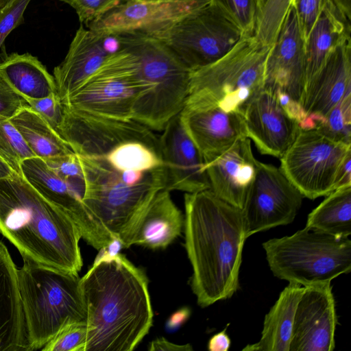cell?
I'll list each match as a JSON object with an SVG mask.
<instances>
[{
  "mask_svg": "<svg viewBox=\"0 0 351 351\" xmlns=\"http://www.w3.org/2000/svg\"><path fill=\"white\" fill-rule=\"evenodd\" d=\"M85 351H132L148 333L153 311L145 273L125 256L98 255L80 279Z\"/></svg>",
  "mask_w": 351,
  "mask_h": 351,
  "instance_id": "6da1fadb",
  "label": "cell"
},
{
  "mask_svg": "<svg viewBox=\"0 0 351 351\" xmlns=\"http://www.w3.org/2000/svg\"><path fill=\"white\" fill-rule=\"evenodd\" d=\"M185 248L193 274L191 287L202 307L230 298L239 276L246 240L242 209L210 189L184 193Z\"/></svg>",
  "mask_w": 351,
  "mask_h": 351,
  "instance_id": "7a4b0ae2",
  "label": "cell"
},
{
  "mask_svg": "<svg viewBox=\"0 0 351 351\" xmlns=\"http://www.w3.org/2000/svg\"><path fill=\"white\" fill-rule=\"evenodd\" d=\"M0 232L23 261L67 272L82 269L77 226L16 173L0 179Z\"/></svg>",
  "mask_w": 351,
  "mask_h": 351,
  "instance_id": "3957f363",
  "label": "cell"
},
{
  "mask_svg": "<svg viewBox=\"0 0 351 351\" xmlns=\"http://www.w3.org/2000/svg\"><path fill=\"white\" fill-rule=\"evenodd\" d=\"M114 37L117 45L133 56L142 86L132 119L162 132L184 106L191 70L158 38L136 34Z\"/></svg>",
  "mask_w": 351,
  "mask_h": 351,
  "instance_id": "277c9868",
  "label": "cell"
},
{
  "mask_svg": "<svg viewBox=\"0 0 351 351\" xmlns=\"http://www.w3.org/2000/svg\"><path fill=\"white\" fill-rule=\"evenodd\" d=\"M78 273L23 261L17 268L29 351L42 348L65 327L86 322Z\"/></svg>",
  "mask_w": 351,
  "mask_h": 351,
  "instance_id": "5b68a950",
  "label": "cell"
},
{
  "mask_svg": "<svg viewBox=\"0 0 351 351\" xmlns=\"http://www.w3.org/2000/svg\"><path fill=\"white\" fill-rule=\"evenodd\" d=\"M271 46L254 36H243L215 62L191 71L185 104L216 106L243 114L247 104L263 88L264 70Z\"/></svg>",
  "mask_w": 351,
  "mask_h": 351,
  "instance_id": "8992f818",
  "label": "cell"
},
{
  "mask_svg": "<svg viewBox=\"0 0 351 351\" xmlns=\"http://www.w3.org/2000/svg\"><path fill=\"white\" fill-rule=\"evenodd\" d=\"M277 278L307 287L330 282L351 270V240L305 226L291 236L263 243Z\"/></svg>",
  "mask_w": 351,
  "mask_h": 351,
  "instance_id": "52a82bcc",
  "label": "cell"
},
{
  "mask_svg": "<svg viewBox=\"0 0 351 351\" xmlns=\"http://www.w3.org/2000/svg\"><path fill=\"white\" fill-rule=\"evenodd\" d=\"M78 156L86 182L84 202L101 225L121 242L156 193L165 189L164 167L146 172L140 183L128 186L104 156Z\"/></svg>",
  "mask_w": 351,
  "mask_h": 351,
  "instance_id": "ba28073f",
  "label": "cell"
},
{
  "mask_svg": "<svg viewBox=\"0 0 351 351\" xmlns=\"http://www.w3.org/2000/svg\"><path fill=\"white\" fill-rule=\"evenodd\" d=\"M141 93L134 57L117 45L98 69L62 103L93 114L129 121L133 120L134 106Z\"/></svg>",
  "mask_w": 351,
  "mask_h": 351,
  "instance_id": "9c48e42d",
  "label": "cell"
},
{
  "mask_svg": "<svg viewBox=\"0 0 351 351\" xmlns=\"http://www.w3.org/2000/svg\"><path fill=\"white\" fill-rule=\"evenodd\" d=\"M351 145L335 141L318 130L300 129L280 158V169L304 197L315 199L335 190L339 167Z\"/></svg>",
  "mask_w": 351,
  "mask_h": 351,
  "instance_id": "30bf717a",
  "label": "cell"
},
{
  "mask_svg": "<svg viewBox=\"0 0 351 351\" xmlns=\"http://www.w3.org/2000/svg\"><path fill=\"white\" fill-rule=\"evenodd\" d=\"M242 36L241 30L210 3L183 19L158 39L193 71L221 58Z\"/></svg>",
  "mask_w": 351,
  "mask_h": 351,
  "instance_id": "8fae6325",
  "label": "cell"
},
{
  "mask_svg": "<svg viewBox=\"0 0 351 351\" xmlns=\"http://www.w3.org/2000/svg\"><path fill=\"white\" fill-rule=\"evenodd\" d=\"M58 132L78 155L105 156L116 146L131 141L145 143L160 155L159 136L134 120L99 116L63 105Z\"/></svg>",
  "mask_w": 351,
  "mask_h": 351,
  "instance_id": "7c38bea8",
  "label": "cell"
},
{
  "mask_svg": "<svg viewBox=\"0 0 351 351\" xmlns=\"http://www.w3.org/2000/svg\"><path fill=\"white\" fill-rule=\"evenodd\" d=\"M303 198L280 168L258 160L255 178L242 208L247 237L292 223Z\"/></svg>",
  "mask_w": 351,
  "mask_h": 351,
  "instance_id": "4fadbf2b",
  "label": "cell"
},
{
  "mask_svg": "<svg viewBox=\"0 0 351 351\" xmlns=\"http://www.w3.org/2000/svg\"><path fill=\"white\" fill-rule=\"evenodd\" d=\"M210 0H128L86 25L110 36L136 34L159 38Z\"/></svg>",
  "mask_w": 351,
  "mask_h": 351,
  "instance_id": "5bb4252c",
  "label": "cell"
},
{
  "mask_svg": "<svg viewBox=\"0 0 351 351\" xmlns=\"http://www.w3.org/2000/svg\"><path fill=\"white\" fill-rule=\"evenodd\" d=\"M21 173L36 190L73 219L88 244L99 250L115 239L86 206L84 196L53 172L44 160L33 157L24 160Z\"/></svg>",
  "mask_w": 351,
  "mask_h": 351,
  "instance_id": "9a60e30c",
  "label": "cell"
},
{
  "mask_svg": "<svg viewBox=\"0 0 351 351\" xmlns=\"http://www.w3.org/2000/svg\"><path fill=\"white\" fill-rule=\"evenodd\" d=\"M337 324L330 282L304 287L295 311L289 351H332Z\"/></svg>",
  "mask_w": 351,
  "mask_h": 351,
  "instance_id": "2e32d148",
  "label": "cell"
},
{
  "mask_svg": "<svg viewBox=\"0 0 351 351\" xmlns=\"http://www.w3.org/2000/svg\"><path fill=\"white\" fill-rule=\"evenodd\" d=\"M305 83L304 39L291 4L266 59L263 88H279L300 101Z\"/></svg>",
  "mask_w": 351,
  "mask_h": 351,
  "instance_id": "e0dca14e",
  "label": "cell"
},
{
  "mask_svg": "<svg viewBox=\"0 0 351 351\" xmlns=\"http://www.w3.org/2000/svg\"><path fill=\"white\" fill-rule=\"evenodd\" d=\"M159 154L166 189L184 193L210 189L203 158L184 129L179 114L168 122L159 136Z\"/></svg>",
  "mask_w": 351,
  "mask_h": 351,
  "instance_id": "ac0fdd59",
  "label": "cell"
},
{
  "mask_svg": "<svg viewBox=\"0 0 351 351\" xmlns=\"http://www.w3.org/2000/svg\"><path fill=\"white\" fill-rule=\"evenodd\" d=\"M179 117L204 163L247 137L243 114L216 106L184 104Z\"/></svg>",
  "mask_w": 351,
  "mask_h": 351,
  "instance_id": "d6986e66",
  "label": "cell"
},
{
  "mask_svg": "<svg viewBox=\"0 0 351 351\" xmlns=\"http://www.w3.org/2000/svg\"><path fill=\"white\" fill-rule=\"evenodd\" d=\"M243 119L247 137L258 152L279 158L300 130L282 110L273 93L263 88L247 104Z\"/></svg>",
  "mask_w": 351,
  "mask_h": 351,
  "instance_id": "ffe728a7",
  "label": "cell"
},
{
  "mask_svg": "<svg viewBox=\"0 0 351 351\" xmlns=\"http://www.w3.org/2000/svg\"><path fill=\"white\" fill-rule=\"evenodd\" d=\"M351 93V36L332 52L322 69L306 84L300 103L316 127Z\"/></svg>",
  "mask_w": 351,
  "mask_h": 351,
  "instance_id": "44dd1931",
  "label": "cell"
},
{
  "mask_svg": "<svg viewBox=\"0 0 351 351\" xmlns=\"http://www.w3.org/2000/svg\"><path fill=\"white\" fill-rule=\"evenodd\" d=\"M257 160L251 140L243 138L204 163L210 190L228 204L243 208L246 195L256 175Z\"/></svg>",
  "mask_w": 351,
  "mask_h": 351,
  "instance_id": "7402d4cb",
  "label": "cell"
},
{
  "mask_svg": "<svg viewBox=\"0 0 351 351\" xmlns=\"http://www.w3.org/2000/svg\"><path fill=\"white\" fill-rule=\"evenodd\" d=\"M113 38V36L84 27L82 24L80 26L65 58L53 69L57 93L61 100L77 89L117 49V45L108 47Z\"/></svg>",
  "mask_w": 351,
  "mask_h": 351,
  "instance_id": "603a6c76",
  "label": "cell"
},
{
  "mask_svg": "<svg viewBox=\"0 0 351 351\" xmlns=\"http://www.w3.org/2000/svg\"><path fill=\"white\" fill-rule=\"evenodd\" d=\"M170 191H158L121 241L123 247L140 245L150 249L165 248L181 233L184 215L173 201Z\"/></svg>",
  "mask_w": 351,
  "mask_h": 351,
  "instance_id": "cb8c5ba5",
  "label": "cell"
},
{
  "mask_svg": "<svg viewBox=\"0 0 351 351\" xmlns=\"http://www.w3.org/2000/svg\"><path fill=\"white\" fill-rule=\"evenodd\" d=\"M0 351H29L17 267L0 241Z\"/></svg>",
  "mask_w": 351,
  "mask_h": 351,
  "instance_id": "d4e9b609",
  "label": "cell"
},
{
  "mask_svg": "<svg viewBox=\"0 0 351 351\" xmlns=\"http://www.w3.org/2000/svg\"><path fill=\"white\" fill-rule=\"evenodd\" d=\"M350 36L351 21L329 0L304 41L305 85L322 69L335 48Z\"/></svg>",
  "mask_w": 351,
  "mask_h": 351,
  "instance_id": "484cf974",
  "label": "cell"
},
{
  "mask_svg": "<svg viewBox=\"0 0 351 351\" xmlns=\"http://www.w3.org/2000/svg\"><path fill=\"white\" fill-rule=\"evenodd\" d=\"M0 79L25 99H40L57 93L55 79L37 57L12 53L0 61Z\"/></svg>",
  "mask_w": 351,
  "mask_h": 351,
  "instance_id": "4316f807",
  "label": "cell"
},
{
  "mask_svg": "<svg viewBox=\"0 0 351 351\" xmlns=\"http://www.w3.org/2000/svg\"><path fill=\"white\" fill-rule=\"evenodd\" d=\"M303 290L299 284L289 283L266 314L260 340L243 351H289L295 311Z\"/></svg>",
  "mask_w": 351,
  "mask_h": 351,
  "instance_id": "83f0119b",
  "label": "cell"
},
{
  "mask_svg": "<svg viewBox=\"0 0 351 351\" xmlns=\"http://www.w3.org/2000/svg\"><path fill=\"white\" fill-rule=\"evenodd\" d=\"M10 121L36 157L45 160L73 152L60 134L27 104Z\"/></svg>",
  "mask_w": 351,
  "mask_h": 351,
  "instance_id": "f1b7e54d",
  "label": "cell"
},
{
  "mask_svg": "<svg viewBox=\"0 0 351 351\" xmlns=\"http://www.w3.org/2000/svg\"><path fill=\"white\" fill-rule=\"evenodd\" d=\"M306 227L337 237L351 234V185L338 188L308 215Z\"/></svg>",
  "mask_w": 351,
  "mask_h": 351,
  "instance_id": "f546056e",
  "label": "cell"
},
{
  "mask_svg": "<svg viewBox=\"0 0 351 351\" xmlns=\"http://www.w3.org/2000/svg\"><path fill=\"white\" fill-rule=\"evenodd\" d=\"M104 157L120 173L130 170L147 172L163 166L160 155L154 149L137 141L122 143Z\"/></svg>",
  "mask_w": 351,
  "mask_h": 351,
  "instance_id": "4dcf8cb0",
  "label": "cell"
},
{
  "mask_svg": "<svg viewBox=\"0 0 351 351\" xmlns=\"http://www.w3.org/2000/svg\"><path fill=\"white\" fill-rule=\"evenodd\" d=\"M0 156L19 175L23 162L36 157L10 119L3 116H0Z\"/></svg>",
  "mask_w": 351,
  "mask_h": 351,
  "instance_id": "1f68e13d",
  "label": "cell"
},
{
  "mask_svg": "<svg viewBox=\"0 0 351 351\" xmlns=\"http://www.w3.org/2000/svg\"><path fill=\"white\" fill-rule=\"evenodd\" d=\"M242 32L254 35L261 11V0H210Z\"/></svg>",
  "mask_w": 351,
  "mask_h": 351,
  "instance_id": "d6a6232c",
  "label": "cell"
},
{
  "mask_svg": "<svg viewBox=\"0 0 351 351\" xmlns=\"http://www.w3.org/2000/svg\"><path fill=\"white\" fill-rule=\"evenodd\" d=\"M261 11L254 36L263 44L271 46L275 41L291 0H261Z\"/></svg>",
  "mask_w": 351,
  "mask_h": 351,
  "instance_id": "836d02e7",
  "label": "cell"
},
{
  "mask_svg": "<svg viewBox=\"0 0 351 351\" xmlns=\"http://www.w3.org/2000/svg\"><path fill=\"white\" fill-rule=\"evenodd\" d=\"M315 129L335 141L351 145V93L330 110Z\"/></svg>",
  "mask_w": 351,
  "mask_h": 351,
  "instance_id": "e575fe53",
  "label": "cell"
},
{
  "mask_svg": "<svg viewBox=\"0 0 351 351\" xmlns=\"http://www.w3.org/2000/svg\"><path fill=\"white\" fill-rule=\"evenodd\" d=\"M44 160L53 172L84 198L86 191L84 173L82 162L77 154L72 152Z\"/></svg>",
  "mask_w": 351,
  "mask_h": 351,
  "instance_id": "d590c367",
  "label": "cell"
},
{
  "mask_svg": "<svg viewBox=\"0 0 351 351\" xmlns=\"http://www.w3.org/2000/svg\"><path fill=\"white\" fill-rule=\"evenodd\" d=\"M86 322L71 324L54 336L43 351H85L87 339Z\"/></svg>",
  "mask_w": 351,
  "mask_h": 351,
  "instance_id": "8d00e7d4",
  "label": "cell"
},
{
  "mask_svg": "<svg viewBox=\"0 0 351 351\" xmlns=\"http://www.w3.org/2000/svg\"><path fill=\"white\" fill-rule=\"evenodd\" d=\"M73 8L82 24L99 19L113 8L128 0H60Z\"/></svg>",
  "mask_w": 351,
  "mask_h": 351,
  "instance_id": "74e56055",
  "label": "cell"
},
{
  "mask_svg": "<svg viewBox=\"0 0 351 351\" xmlns=\"http://www.w3.org/2000/svg\"><path fill=\"white\" fill-rule=\"evenodd\" d=\"M25 101L58 132L63 117V105L57 93L40 99H25Z\"/></svg>",
  "mask_w": 351,
  "mask_h": 351,
  "instance_id": "f35d334b",
  "label": "cell"
},
{
  "mask_svg": "<svg viewBox=\"0 0 351 351\" xmlns=\"http://www.w3.org/2000/svg\"><path fill=\"white\" fill-rule=\"evenodd\" d=\"M269 90L273 93L282 110L298 125L300 129L311 130L316 128L315 123L308 115L299 101L279 88Z\"/></svg>",
  "mask_w": 351,
  "mask_h": 351,
  "instance_id": "ab89813d",
  "label": "cell"
},
{
  "mask_svg": "<svg viewBox=\"0 0 351 351\" xmlns=\"http://www.w3.org/2000/svg\"><path fill=\"white\" fill-rule=\"evenodd\" d=\"M329 0H291L304 41Z\"/></svg>",
  "mask_w": 351,
  "mask_h": 351,
  "instance_id": "60d3db41",
  "label": "cell"
},
{
  "mask_svg": "<svg viewBox=\"0 0 351 351\" xmlns=\"http://www.w3.org/2000/svg\"><path fill=\"white\" fill-rule=\"evenodd\" d=\"M31 0H13L0 9V49L6 37L20 25L23 14Z\"/></svg>",
  "mask_w": 351,
  "mask_h": 351,
  "instance_id": "b9f144b4",
  "label": "cell"
},
{
  "mask_svg": "<svg viewBox=\"0 0 351 351\" xmlns=\"http://www.w3.org/2000/svg\"><path fill=\"white\" fill-rule=\"evenodd\" d=\"M25 104V99L0 79V116L10 119Z\"/></svg>",
  "mask_w": 351,
  "mask_h": 351,
  "instance_id": "7bdbcfd3",
  "label": "cell"
},
{
  "mask_svg": "<svg viewBox=\"0 0 351 351\" xmlns=\"http://www.w3.org/2000/svg\"><path fill=\"white\" fill-rule=\"evenodd\" d=\"M350 185H351V152L347 154L339 167L335 178V190Z\"/></svg>",
  "mask_w": 351,
  "mask_h": 351,
  "instance_id": "ee69618b",
  "label": "cell"
},
{
  "mask_svg": "<svg viewBox=\"0 0 351 351\" xmlns=\"http://www.w3.org/2000/svg\"><path fill=\"white\" fill-rule=\"evenodd\" d=\"M149 351H189L193 350L190 344L178 345L169 341L164 337L152 341L148 347Z\"/></svg>",
  "mask_w": 351,
  "mask_h": 351,
  "instance_id": "f6af8a7d",
  "label": "cell"
},
{
  "mask_svg": "<svg viewBox=\"0 0 351 351\" xmlns=\"http://www.w3.org/2000/svg\"><path fill=\"white\" fill-rule=\"evenodd\" d=\"M227 326L221 332L214 335L209 340L208 349L210 351H228L230 347L231 341L226 333Z\"/></svg>",
  "mask_w": 351,
  "mask_h": 351,
  "instance_id": "bcb514c9",
  "label": "cell"
},
{
  "mask_svg": "<svg viewBox=\"0 0 351 351\" xmlns=\"http://www.w3.org/2000/svg\"><path fill=\"white\" fill-rule=\"evenodd\" d=\"M190 309L187 307L177 311L169 317L167 322L168 330H175L183 324L190 316Z\"/></svg>",
  "mask_w": 351,
  "mask_h": 351,
  "instance_id": "7dc6e473",
  "label": "cell"
},
{
  "mask_svg": "<svg viewBox=\"0 0 351 351\" xmlns=\"http://www.w3.org/2000/svg\"><path fill=\"white\" fill-rule=\"evenodd\" d=\"M146 172L138 171H125L120 173L122 181L128 186H134L140 183L144 178Z\"/></svg>",
  "mask_w": 351,
  "mask_h": 351,
  "instance_id": "c3c4849f",
  "label": "cell"
},
{
  "mask_svg": "<svg viewBox=\"0 0 351 351\" xmlns=\"http://www.w3.org/2000/svg\"><path fill=\"white\" fill-rule=\"evenodd\" d=\"M339 11L351 21V0H332Z\"/></svg>",
  "mask_w": 351,
  "mask_h": 351,
  "instance_id": "681fc988",
  "label": "cell"
},
{
  "mask_svg": "<svg viewBox=\"0 0 351 351\" xmlns=\"http://www.w3.org/2000/svg\"><path fill=\"white\" fill-rule=\"evenodd\" d=\"M15 173L0 156V179L10 178Z\"/></svg>",
  "mask_w": 351,
  "mask_h": 351,
  "instance_id": "f907efd6",
  "label": "cell"
},
{
  "mask_svg": "<svg viewBox=\"0 0 351 351\" xmlns=\"http://www.w3.org/2000/svg\"><path fill=\"white\" fill-rule=\"evenodd\" d=\"M13 0H0V9L5 8Z\"/></svg>",
  "mask_w": 351,
  "mask_h": 351,
  "instance_id": "816d5d0a",
  "label": "cell"
}]
</instances>
